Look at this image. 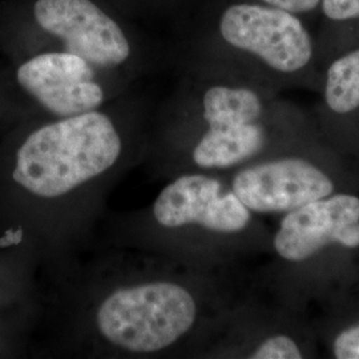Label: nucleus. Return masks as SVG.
Segmentation results:
<instances>
[{
	"instance_id": "1",
	"label": "nucleus",
	"mask_w": 359,
	"mask_h": 359,
	"mask_svg": "<svg viewBox=\"0 0 359 359\" xmlns=\"http://www.w3.org/2000/svg\"><path fill=\"white\" fill-rule=\"evenodd\" d=\"M121 149L108 116L90 111L65 117L27 137L16 152L13 177L34 196L60 197L114 167Z\"/></svg>"
},
{
	"instance_id": "2",
	"label": "nucleus",
	"mask_w": 359,
	"mask_h": 359,
	"mask_svg": "<svg viewBox=\"0 0 359 359\" xmlns=\"http://www.w3.org/2000/svg\"><path fill=\"white\" fill-rule=\"evenodd\" d=\"M215 35L225 50L283 79L309 74L320 60L316 34L306 19L253 0L225 6Z\"/></svg>"
},
{
	"instance_id": "3",
	"label": "nucleus",
	"mask_w": 359,
	"mask_h": 359,
	"mask_svg": "<svg viewBox=\"0 0 359 359\" xmlns=\"http://www.w3.org/2000/svg\"><path fill=\"white\" fill-rule=\"evenodd\" d=\"M193 295L177 283L156 281L117 289L96 313V326L114 346L130 353H157L192 329Z\"/></svg>"
},
{
	"instance_id": "4",
	"label": "nucleus",
	"mask_w": 359,
	"mask_h": 359,
	"mask_svg": "<svg viewBox=\"0 0 359 359\" xmlns=\"http://www.w3.org/2000/svg\"><path fill=\"white\" fill-rule=\"evenodd\" d=\"M201 105L208 129L193 151L198 167H231L264 148L266 132L261 120L266 104L255 88L215 84L204 92Z\"/></svg>"
},
{
	"instance_id": "5",
	"label": "nucleus",
	"mask_w": 359,
	"mask_h": 359,
	"mask_svg": "<svg viewBox=\"0 0 359 359\" xmlns=\"http://www.w3.org/2000/svg\"><path fill=\"white\" fill-rule=\"evenodd\" d=\"M32 13L43 31L63 43L65 52L93 68H114L130 56L123 28L92 0H36Z\"/></svg>"
},
{
	"instance_id": "6",
	"label": "nucleus",
	"mask_w": 359,
	"mask_h": 359,
	"mask_svg": "<svg viewBox=\"0 0 359 359\" xmlns=\"http://www.w3.org/2000/svg\"><path fill=\"white\" fill-rule=\"evenodd\" d=\"M16 81L44 109L60 118L96 111L104 90L95 68L69 52H44L19 65Z\"/></svg>"
},
{
	"instance_id": "7",
	"label": "nucleus",
	"mask_w": 359,
	"mask_h": 359,
	"mask_svg": "<svg viewBox=\"0 0 359 359\" xmlns=\"http://www.w3.org/2000/svg\"><path fill=\"white\" fill-rule=\"evenodd\" d=\"M154 216L165 228L191 224L218 233H237L250 221V210L236 193L204 175H185L167 185L154 201Z\"/></svg>"
},
{
	"instance_id": "8",
	"label": "nucleus",
	"mask_w": 359,
	"mask_h": 359,
	"mask_svg": "<svg viewBox=\"0 0 359 359\" xmlns=\"http://www.w3.org/2000/svg\"><path fill=\"white\" fill-rule=\"evenodd\" d=\"M359 248V198L335 194L292 210L274 237L280 256L293 262L304 261L327 244Z\"/></svg>"
},
{
	"instance_id": "9",
	"label": "nucleus",
	"mask_w": 359,
	"mask_h": 359,
	"mask_svg": "<svg viewBox=\"0 0 359 359\" xmlns=\"http://www.w3.org/2000/svg\"><path fill=\"white\" fill-rule=\"evenodd\" d=\"M333 191L332 180L299 158L248 168L233 180V192L249 210L257 213L292 212L330 196Z\"/></svg>"
},
{
	"instance_id": "10",
	"label": "nucleus",
	"mask_w": 359,
	"mask_h": 359,
	"mask_svg": "<svg viewBox=\"0 0 359 359\" xmlns=\"http://www.w3.org/2000/svg\"><path fill=\"white\" fill-rule=\"evenodd\" d=\"M316 22L318 59L359 48V0H321Z\"/></svg>"
},
{
	"instance_id": "11",
	"label": "nucleus",
	"mask_w": 359,
	"mask_h": 359,
	"mask_svg": "<svg viewBox=\"0 0 359 359\" xmlns=\"http://www.w3.org/2000/svg\"><path fill=\"white\" fill-rule=\"evenodd\" d=\"M323 103L334 116L347 115L359 105V48L329 60L323 77Z\"/></svg>"
},
{
	"instance_id": "12",
	"label": "nucleus",
	"mask_w": 359,
	"mask_h": 359,
	"mask_svg": "<svg viewBox=\"0 0 359 359\" xmlns=\"http://www.w3.org/2000/svg\"><path fill=\"white\" fill-rule=\"evenodd\" d=\"M250 358L299 359L302 358V354L292 338L286 335H276L257 347Z\"/></svg>"
},
{
	"instance_id": "13",
	"label": "nucleus",
	"mask_w": 359,
	"mask_h": 359,
	"mask_svg": "<svg viewBox=\"0 0 359 359\" xmlns=\"http://www.w3.org/2000/svg\"><path fill=\"white\" fill-rule=\"evenodd\" d=\"M266 6L277 7L306 19L310 25L316 22L321 0H253Z\"/></svg>"
},
{
	"instance_id": "14",
	"label": "nucleus",
	"mask_w": 359,
	"mask_h": 359,
	"mask_svg": "<svg viewBox=\"0 0 359 359\" xmlns=\"http://www.w3.org/2000/svg\"><path fill=\"white\" fill-rule=\"evenodd\" d=\"M334 355L338 359H359V325L337 337L334 342Z\"/></svg>"
}]
</instances>
